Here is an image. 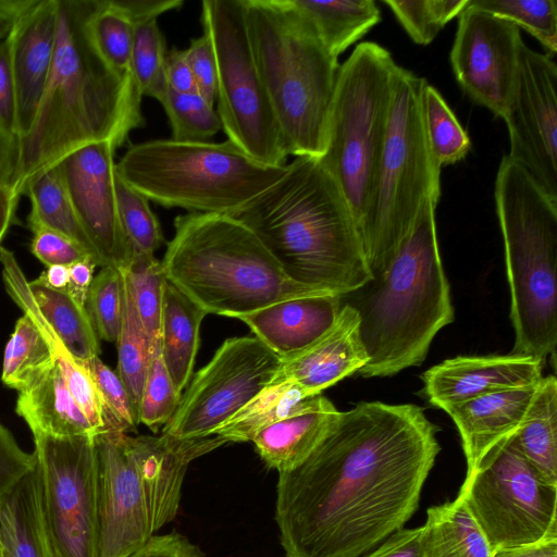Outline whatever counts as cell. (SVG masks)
Masks as SVG:
<instances>
[{
    "instance_id": "cell-11",
    "label": "cell",
    "mask_w": 557,
    "mask_h": 557,
    "mask_svg": "<svg viewBox=\"0 0 557 557\" xmlns=\"http://www.w3.org/2000/svg\"><path fill=\"white\" fill-rule=\"evenodd\" d=\"M201 23L215 54L222 129L253 160L285 165L281 131L250 47L244 0H203Z\"/></svg>"
},
{
    "instance_id": "cell-44",
    "label": "cell",
    "mask_w": 557,
    "mask_h": 557,
    "mask_svg": "<svg viewBox=\"0 0 557 557\" xmlns=\"http://www.w3.org/2000/svg\"><path fill=\"white\" fill-rule=\"evenodd\" d=\"M115 191L121 224L133 253L154 255L164 236L149 200L126 184L116 171Z\"/></svg>"
},
{
    "instance_id": "cell-28",
    "label": "cell",
    "mask_w": 557,
    "mask_h": 557,
    "mask_svg": "<svg viewBox=\"0 0 557 557\" xmlns=\"http://www.w3.org/2000/svg\"><path fill=\"white\" fill-rule=\"evenodd\" d=\"M16 413L33 434L60 437L96 436L94 429L70 393L58 364L18 392Z\"/></svg>"
},
{
    "instance_id": "cell-13",
    "label": "cell",
    "mask_w": 557,
    "mask_h": 557,
    "mask_svg": "<svg viewBox=\"0 0 557 557\" xmlns=\"http://www.w3.org/2000/svg\"><path fill=\"white\" fill-rule=\"evenodd\" d=\"M33 436L42 506L57 557H98L95 436Z\"/></svg>"
},
{
    "instance_id": "cell-60",
    "label": "cell",
    "mask_w": 557,
    "mask_h": 557,
    "mask_svg": "<svg viewBox=\"0 0 557 557\" xmlns=\"http://www.w3.org/2000/svg\"><path fill=\"white\" fill-rule=\"evenodd\" d=\"M32 0H0V40L12 32L17 18Z\"/></svg>"
},
{
    "instance_id": "cell-1",
    "label": "cell",
    "mask_w": 557,
    "mask_h": 557,
    "mask_svg": "<svg viewBox=\"0 0 557 557\" xmlns=\"http://www.w3.org/2000/svg\"><path fill=\"white\" fill-rule=\"evenodd\" d=\"M412 404L360 403L295 468L280 472L275 521L286 557H361L404 528L441 450Z\"/></svg>"
},
{
    "instance_id": "cell-5",
    "label": "cell",
    "mask_w": 557,
    "mask_h": 557,
    "mask_svg": "<svg viewBox=\"0 0 557 557\" xmlns=\"http://www.w3.org/2000/svg\"><path fill=\"white\" fill-rule=\"evenodd\" d=\"M161 261L168 282L206 312L239 318L271 304L332 295L289 280L256 235L226 214L187 213L174 220Z\"/></svg>"
},
{
    "instance_id": "cell-19",
    "label": "cell",
    "mask_w": 557,
    "mask_h": 557,
    "mask_svg": "<svg viewBox=\"0 0 557 557\" xmlns=\"http://www.w3.org/2000/svg\"><path fill=\"white\" fill-rule=\"evenodd\" d=\"M143 488L151 530L171 522L177 515L181 492L189 463L227 443L221 436L176 438L162 434L127 435Z\"/></svg>"
},
{
    "instance_id": "cell-18",
    "label": "cell",
    "mask_w": 557,
    "mask_h": 557,
    "mask_svg": "<svg viewBox=\"0 0 557 557\" xmlns=\"http://www.w3.org/2000/svg\"><path fill=\"white\" fill-rule=\"evenodd\" d=\"M127 435L95 436L98 557H126L153 535Z\"/></svg>"
},
{
    "instance_id": "cell-26",
    "label": "cell",
    "mask_w": 557,
    "mask_h": 557,
    "mask_svg": "<svg viewBox=\"0 0 557 557\" xmlns=\"http://www.w3.org/2000/svg\"><path fill=\"white\" fill-rule=\"evenodd\" d=\"M338 413L321 394L311 396L300 410L262 429L251 442L269 468L284 472L306 459Z\"/></svg>"
},
{
    "instance_id": "cell-30",
    "label": "cell",
    "mask_w": 557,
    "mask_h": 557,
    "mask_svg": "<svg viewBox=\"0 0 557 557\" xmlns=\"http://www.w3.org/2000/svg\"><path fill=\"white\" fill-rule=\"evenodd\" d=\"M492 554L486 537L459 496L428 509L422 525L421 557H492Z\"/></svg>"
},
{
    "instance_id": "cell-58",
    "label": "cell",
    "mask_w": 557,
    "mask_h": 557,
    "mask_svg": "<svg viewBox=\"0 0 557 557\" xmlns=\"http://www.w3.org/2000/svg\"><path fill=\"white\" fill-rule=\"evenodd\" d=\"M97 263L90 259H84L70 267V281L66 292L81 305L85 306L87 294L94 280Z\"/></svg>"
},
{
    "instance_id": "cell-61",
    "label": "cell",
    "mask_w": 557,
    "mask_h": 557,
    "mask_svg": "<svg viewBox=\"0 0 557 557\" xmlns=\"http://www.w3.org/2000/svg\"><path fill=\"white\" fill-rule=\"evenodd\" d=\"M20 197L13 187H0V244L14 220Z\"/></svg>"
},
{
    "instance_id": "cell-47",
    "label": "cell",
    "mask_w": 557,
    "mask_h": 557,
    "mask_svg": "<svg viewBox=\"0 0 557 557\" xmlns=\"http://www.w3.org/2000/svg\"><path fill=\"white\" fill-rule=\"evenodd\" d=\"M181 397L182 393L176 389L164 366L160 343H158L152 349L150 366L139 400V422L153 432L163 429L175 413Z\"/></svg>"
},
{
    "instance_id": "cell-36",
    "label": "cell",
    "mask_w": 557,
    "mask_h": 557,
    "mask_svg": "<svg viewBox=\"0 0 557 557\" xmlns=\"http://www.w3.org/2000/svg\"><path fill=\"white\" fill-rule=\"evenodd\" d=\"M54 362L46 338L32 319L23 313L5 345L1 381L8 387L20 392L49 370Z\"/></svg>"
},
{
    "instance_id": "cell-12",
    "label": "cell",
    "mask_w": 557,
    "mask_h": 557,
    "mask_svg": "<svg viewBox=\"0 0 557 557\" xmlns=\"http://www.w3.org/2000/svg\"><path fill=\"white\" fill-rule=\"evenodd\" d=\"M457 496L493 552L557 537V486L540 476L512 437L483 458Z\"/></svg>"
},
{
    "instance_id": "cell-16",
    "label": "cell",
    "mask_w": 557,
    "mask_h": 557,
    "mask_svg": "<svg viewBox=\"0 0 557 557\" xmlns=\"http://www.w3.org/2000/svg\"><path fill=\"white\" fill-rule=\"evenodd\" d=\"M450 51L456 81L478 104L503 117L524 44L513 23L468 4L457 16Z\"/></svg>"
},
{
    "instance_id": "cell-59",
    "label": "cell",
    "mask_w": 557,
    "mask_h": 557,
    "mask_svg": "<svg viewBox=\"0 0 557 557\" xmlns=\"http://www.w3.org/2000/svg\"><path fill=\"white\" fill-rule=\"evenodd\" d=\"M492 557H557V537L513 546L499 548L493 552Z\"/></svg>"
},
{
    "instance_id": "cell-37",
    "label": "cell",
    "mask_w": 557,
    "mask_h": 557,
    "mask_svg": "<svg viewBox=\"0 0 557 557\" xmlns=\"http://www.w3.org/2000/svg\"><path fill=\"white\" fill-rule=\"evenodd\" d=\"M421 107L425 136L436 164L442 168L463 159L471 140L444 98L428 82L422 89Z\"/></svg>"
},
{
    "instance_id": "cell-51",
    "label": "cell",
    "mask_w": 557,
    "mask_h": 557,
    "mask_svg": "<svg viewBox=\"0 0 557 557\" xmlns=\"http://www.w3.org/2000/svg\"><path fill=\"white\" fill-rule=\"evenodd\" d=\"M186 59L191 69L197 91L210 103L216 102L218 70L215 54L210 38L203 33L194 38L185 49Z\"/></svg>"
},
{
    "instance_id": "cell-15",
    "label": "cell",
    "mask_w": 557,
    "mask_h": 557,
    "mask_svg": "<svg viewBox=\"0 0 557 557\" xmlns=\"http://www.w3.org/2000/svg\"><path fill=\"white\" fill-rule=\"evenodd\" d=\"M557 66L522 45L513 90L503 115L510 150L540 187L557 200Z\"/></svg>"
},
{
    "instance_id": "cell-32",
    "label": "cell",
    "mask_w": 557,
    "mask_h": 557,
    "mask_svg": "<svg viewBox=\"0 0 557 557\" xmlns=\"http://www.w3.org/2000/svg\"><path fill=\"white\" fill-rule=\"evenodd\" d=\"M293 3L336 59L381 20L373 0H293Z\"/></svg>"
},
{
    "instance_id": "cell-24",
    "label": "cell",
    "mask_w": 557,
    "mask_h": 557,
    "mask_svg": "<svg viewBox=\"0 0 557 557\" xmlns=\"http://www.w3.org/2000/svg\"><path fill=\"white\" fill-rule=\"evenodd\" d=\"M342 308L337 295L295 297L237 319L282 360L295 357L334 324Z\"/></svg>"
},
{
    "instance_id": "cell-34",
    "label": "cell",
    "mask_w": 557,
    "mask_h": 557,
    "mask_svg": "<svg viewBox=\"0 0 557 557\" xmlns=\"http://www.w3.org/2000/svg\"><path fill=\"white\" fill-rule=\"evenodd\" d=\"M28 287L44 319L76 361L99 356V337L85 306L66 290L50 288L36 280L28 281Z\"/></svg>"
},
{
    "instance_id": "cell-42",
    "label": "cell",
    "mask_w": 557,
    "mask_h": 557,
    "mask_svg": "<svg viewBox=\"0 0 557 557\" xmlns=\"http://www.w3.org/2000/svg\"><path fill=\"white\" fill-rule=\"evenodd\" d=\"M160 103L169 117L173 140L207 141L222 128L214 104L198 91L176 92L169 88Z\"/></svg>"
},
{
    "instance_id": "cell-50",
    "label": "cell",
    "mask_w": 557,
    "mask_h": 557,
    "mask_svg": "<svg viewBox=\"0 0 557 557\" xmlns=\"http://www.w3.org/2000/svg\"><path fill=\"white\" fill-rule=\"evenodd\" d=\"M35 465L34 454L23 450L11 432L0 422V507Z\"/></svg>"
},
{
    "instance_id": "cell-17",
    "label": "cell",
    "mask_w": 557,
    "mask_h": 557,
    "mask_svg": "<svg viewBox=\"0 0 557 557\" xmlns=\"http://www.w3.org/2000/svg\"><path fill=\"white\" fill-rule=\"evenodd\" d=\"M115 150L109 140L96 141L67 153L55 164L99 267L124 271L133 250L120 220Z\"/></svg>"
},
{
    "instance_id": "cell-8",
    "label": "cell",
    "mask_w": 557,
    "mask_h": 557,
    "mask_svg": "<svg viewBox=\"0 0 557 557\" xmlns=\"http://www.w3.org/2000/svg\"><path fill=\"white\" fill-rule=\"evenodd\" d=\"M264 165L234 145L156 139L131 144L116 174L148 200L190 213L230 214L285 172Z\"/></svg>"
},
{
    "instance_id": "cell-52",
    "label": "cell",
    "mask_w": 557,
    "mask_h": 557,
    "mask_svg": "<svg viewBox=\"0 0 557 557\" xmlns=\"http://www.w3.org/2000/svg\"><path fill=\"white\" fill-rule=\"evenodd\" d=\"M0 126L18 136L9 36L0 40Z\"/></svg>"
},
{
    "instance_id": "cell-10",
    "label": "cell",
    "mask_w": 557,
    "mask_h": 557,
    "mask_svg": "<svg viewBox=\"0 0 557 557\" xmlns=\"http://www.w3.org/2000/svg\"><path fill=\"white\" fill-rule=\"evenodd\" d=\"M396 65L388 50L366 41L338 69L324 151L319 159L348 200L357 226L368 206L385 141Z\"/></svg>"
},
{
    "instance_id": "cell-7",
    "label": "cell",
    "mask_w": 557,
    "mask_h": 557,
    "mask_svg": "<svg viewBox=\"0 0 557 557\" xmlns=\"http://www.w3.org/2000/svg\"><path fill=\"white\" fill-rule=\"evenodd\" d=\"M495 203L515 331L511 354L545 362L557 346V200L505 156Z\"/></svg>"
},
{
    "instance_id": "cell-2",
    "label": "cell",
    "mask_w": 557,
    "mask_h": 557,
    "mask_svg": "<svg viewBox=\"0 0 557 557\" xmlns=\"http://www.w3.org/2000/svg\"><path fill=\"white\" fill-rule=\"evenodd\" d=\"M96 0H58L53 64L35 119L20 139L15 190L67 153L109 140L120 148L143 127L141 97L132 78L111 69L87 28Z\"/></svg>"
},
{
    "instance_id": "cell-46",
    "label": "cell",
    "mask_w": 557,
    "mask_h": 557,
    "mask_svg": "<svg viewBox=\"0 0 557 557\" xmlns=\"http://www.w3.org/2000/svg\"><path fill=\"white\" fill-rule=\"evenodd\" d=\"M418 45L433 41L441 29L466 7L467 0H384Z\"/></svg>"
},
{
    "instance_id": "cell-29",
    "label": "cell",
    "mask_w": 557,
    "mask_h": 557,
    "mask_svg": "<svg viewBox=\"0 0 557 557\" xmlns=\"http://www.w3.org/2000/svg\"><path fill=\"white\" fill-rule=\"evenodd\" d=\"M207 312L166 282L163 295L160 351L176 387L182 391L191 377L199 347L200 325Z\"/></svg>"
},
{
    "instance_id": "cell-53",
    "label": "cell",
    "mask_w": 557,
    "mask_h": 557,
    "mask_svg": "<svg viewBox=\"0 0 557 557\" xmlns=\"http://www.w3.org/2000/svg\"><path fill=\"white\" fill-rule=\"evenodd\" d=\"M126 557H205V554L186 536L171 532L153 534L141 547Z\"/></svg>"
},
{
    "instance_id": "cell-56",
    "label": "cell",
    "mask_w": 557,
    "mask_h": 557,
    "mask_svg": "<svg viewBox=\"0 0 557 557\" xmlns=\"http://www.w3.org/2000/svg\"><path fill=\"white\" fill-rule=\"evenodd\" d=\"M165 78L169 88L173 91H197L195 78L186 59L185 50L173 48L166 52Z\"/></svg>"
},
{
    "instance_id": "cell-21",
    "label": "cell",
    "mask_w": 557,
    "mask_h": 557,
    "mask_svg": "<svg viewBox=\"0 0 557 557\" xmlns=\"http://www.w3.org/2000/svg\"><path fill=\"white\" fill-rule=\"evenodd\" d=\"M57 27L58 0H32L9 35L20 139L32 126L51 73Z\"/></svg>"
},
{
    "instance_id": "cell-4",
    "label": "cell",
    "mask_w": 557,
    "mask_h": 557,
    "mask_svg": "<svg viewBox=\"0 0 557 557\" xmlns=\"http://www.w3.org/2000/svg\"><path fill=\"white\" fill-rule=\"evenodd\" d=\"M428 197L385 270L345 295L360 320L369 360L364 377L392 376L420 366L441 329L454 321L450 289L440 256L435 209Z\"/></svg>"
},
{
    "instance_id": "cell-22",
    "label": "cell",
    "mask_w": 557,
    "mask_h": 557,
    "mask_svg": "<svg viewBox=\"0 0 557 557\" xmlns=\"http://www.w3.org/2000/svg\"><path fill=\"white\" fill-rule=\"evenodd\" d=\"M359 326L357 312L342 305L326 333L295 357L282 360L273 383L292 382L311 397L358 372L369 360Z\"/></svg>"
},
{
    "instance_id": "cell-48",
    "label": "cell",
    "mask_w": 557,
    "mask_h": 557,
    "mask_svg": "<svg viewBox=\"0 0 557 557\" xmlns=\"http://www.w3.org/2000/svg\"><path fill=\"white\" fill-rule=\"evenodd\" d=\"M78 362L92 379L116 432H135L139 422L138 411L117 372L98 357Z\"/></svg>"
},
{
    "instance_id": "cell-55",
    "label": "cell",
    "mask_w": 557,
    "mask_h": 557,
    "mask_svg": "<svg viewBox=\"0 0 557 557\" xmlns=\"http://www.w3.org/2000/svg\"><path fill=\"white\" fill-rule=\"evenodd\" d=\"M134 26L147 23L168 11L178 10L183 0H114Z\"/></svg>"
},
{
    "instance_id": "cell-49",
    "label": "cell",
    "mask_w": 557,
    "mask_h": 557,
    "mask_svg": "<svg viewBox=\"0 0 557 557\" xmlns=\"http://www.w3.org/2000/svg\"><path fill=\"white\" fill-rule=\"evenodd\" d=\"M30 231L33 232L30 251L46 267L55 264L71 267L77 261L92 259L78 244L55 231L46 227H35Z\"/></svg>"
},
{
    "instance_id": "cell-25",
    "label": "cell",
    "mask_w": 557,
    "mask_h": 557,
    "mask_svg": "<svg viewBox=\"0 0 557 557\" xmlns=\"http://www.w3.org/2000/svg\"><path fill=\"white\" fill-rule=\"evenodd\" d=\"M0 262L5 289L14 302L28 315L49 344L55 363L78 407L96 435L112 431L103 400L88 372L70 355L38 310L14 253L0 247Z\"/></svg>"
},
{
    "instance_id": "cell-31",
    "label": "cell",
    "mask_w": 557,
    "mask_h": 557,
    "mask_svg": "<svg viewBox=\"0 0 557 557\" xmlns=\"http://www.w3.org/2000/svg\"><path fill=\"white\" fill-rule=\"evenodd\" d=\"M512 438L540 476L557 486V380L554 374L541 380L525 420Z\"/></svg>"
},
{
    "instance_id": "cell-35",
    "label": "cell",
    "mask_w": 557,
    "mask_h": 557,
    "mask_svg": "<svg viewBox=\"0 0 557 557\" xmlns=\"http://www.w3.org/2000/svg\"><path fill=\"white\" fill-rule=\"evenodd\" d=\"M308 398L292 382H274L219 428L214 435L227 442H251L262 429L300 410Z\"/></svg>"
},
{
    "instance_id": "cell-54",
    "label": "cell",
    "mask_w": 557,
    "mask_h": 557,
    "mask_svg": "<svg viewBox=\"0 0 557 557\" xmlns=\"http://www.w3.org/2000/svg\"><path fill=\"white\" fill-rule=\"evenodd\" d=\"M422 527L400 529L362 557H421Z\"/></svg>"
},
{
    "instance_id": "cell-14",
    "label": "cell",
    "mask_w": 557,
    "mask_h": 557,
    "mask_svg": "<svg viewBox=\"0 0 557 557\" xmlns=\"http://www.w3.org/2000/svg\"><path fill=\"white\" fill-rule=\"evenodd\" d=\"M281 364L282 359L256 336L225 339L187 384L162 434L176 438L214 435L273 383Z\"/></svg>"
},
{
    "instance_id": "cell-27",
    "label": "cell",
    "mask_w": 557,
    "mask_h": 557,
    "mask_svg": "<svg viewBox=\"0 0 557 557\" xmlns=\"http://www.w3.org/2000/svg\"><path fill=\"white\" fill-rule=\"evenodd\" d=\"M0 557H57L36 465L0 507Z\"/></svg>"
},
{
    "instance_id": "cell-62",
    "label": "cell",
    "mask_w": 557,
    "mask_h": 557,
    "mask_svg": "<svg viewBox=\"0 0 557 557\" xmlns=\"http://www.w3.org/2000/svg\"><path fill=\"white\" fill-rule=\"evenodd\" d=\"M36 281L53 289L66 290L70 281V267L60 264L47 267Z\"/></svg>"
},
{
    "instance_id": "cell-57",
    "label": "cell",
    "mask_w": 557,
    "mask_h": 557,
    "mask_svg": "<svg viewBox=\"0 0 557 557\" xmlns=\"http://www.w3.org/2000/svg\"><path fill=\"white\" fill-rule=\"evenodd\" d=\"M20 166V138L0 126V187H13Z\"/></svg>"
},
{
    "instance_id": "cell-41",
    "label": "cell",
    "mask_w": 557,
    "mask_h": 557,
    "mask_svg": "<svg viewBox=\"0 0 557 557\" xmlns=\"http://www.w3.org/2000/svg\"><path fill=\"white\" fill-rule=\"evenodd\" d=\"M166 45L157 20L135 26L131 75L138 95L163 99L169 86L165 78Z\"/></svg>"
},
{
    "instance_id": "cell-6",
    "label": "cell",
    "mask_w": 557,
    "mask_h": 557,
    "mask_svg": "<svg viewBox=\"0 0 557 557\" xmlns=\"http://www.w3.org/2000/svg\"><path fill=\"white\" fill-rule=\"evenodd\" d=\"M252 55L287 156L321 157L339 64L293 0H244Z\"/></svg>"
},
{
    "instance_id": "cell-45",
    "label": "cell",
    "mask_w": 557,
    "mask_h": 557,
    "mask_svg": "<svg viewBox=\"0 0 557 557\" xmlns=\"http://www.w3.org/2000/svg\"><path fill=\"white\" fill-rule=\"evenodd\" d=\"M85 308L99 338L117 341L124 310V275L111 267L101 268L89 287Z\"/></svg>"
},
{
    "instance_id": "cell-9",
    "label": "cell",
    "mask_w": 557,
    "mask_h": 557,
    "mask_svg": "<svg viewBox=\"0 0 557 557\" xmlns=\"http://www.w3.org/2000/svg\"><path fill=\"white\" fill-rule=\"evenodd\" d=\"M426 81L396 65L385 141L373 189L358 226L372 276L382 273L410 231L422 202L441 195V168L424 132Z\"/></svg>"
},
{
    "instance_id": "cell-33",
    "label": "cell",
    "mask_w": 557,
    "mask_h": 557,
    "mask_svg": "<svg viewBox=\"0 0 557 557\" xmlns=\"http://www.w3.org/2000/svg\"><path fill=\"white\" fill-rule=\"evenodd\" d=\"M22 195L30 201L28 227H46L78 244L99 265L96 253L78 221L60 169L54 164L29 178Z\"/></svg>"
},
{
    "instance_id": "cell-43",
    "label": "cell",
    "mask_w": 557,
    "mask_h": 557,
    "mask_svg": "<svg viewBox=\"0 0 557 557\" xmlns=\"http://www.w3.org/2000/svg\"><path fill=\"white\" fill-rule=\"evenodd\" d=\"M468 4L524 28L548 53L554 54L557 51V1L468 0Z\"/></svg>"
},
{
    "instance_id": "cell-39",
    "label": "cell",
    "mask_w": 557,
    "mask_h": 557,
    "mask_svg": "<svg viewBox=\"0 0 557 557\" xmlns=\"http://www.w3.org/2000/svg\"><path fill=\"white\" fill-rule=\"evenodd\" d=\"M115 343L117 347V374L138 411L144 383L151 361L152 347L126 286L125 278L123 320Z\"/></svg>"
},
{
    "instance_id": "cell-38",
    "label": "cell",
    "mask_w": 557,
    "mask_h": 557,
    "mask_svg": "<svg viewBox=\"0 0 557 557\" xmlns=\"http://www.w3.org/2000/svg\"><path fill=\"white\" fill-rule=\"evenodd\" d=\"M87 28L94 46L107 64L120 75L132 78L135 26L114 0H96Z\"/></svg>"
},
{
    "instance_id": "cell-40",
    "label": "cell",
    "mask_w": 557,
    "mask_h": 557,
    "mask_svg": "<svg viewBox=\"0 0 557 557\" xmlns=\"http://www.w3.org/2000/svg\"><path fill=\"white\" fill-rule=\"evenodd\" d=\"M151 347L160 343L164 287L168 282L161 261L154 255L133 253L122 271Z\"/></svg>"
},
{
    "instance_id": "cell-20",
    "label": "cell",
    "mask_w": 557,
    "mask_h": 557,
    "mask_svg": "<svg viewBox=\"0 0 557 557\" xmlns=\"http://www.w3.org/2000/svg\"><path fill=\"white\" fill-rule=\"evenodd\" d=\"M543 366L536 358L513 354L460 356L431 367L421 379L428 400L445 410L485 394L535 385Z\"/></svg>"
},
{
    "instance_id": "cell-23",
    "label": "cell",
    "mask_w": 557,
    "mask_h": 557,
    "mask_svg": "<svg viewBox=\"0 0 557 557\" xmlns=\"http://www.w3.org/2000/svg\"><path fill=\"white\" fill-rule=\"evenodd\" d=\"M540 382L532 386L485 394L445 409L462 441L467 461L466 478L473 474L491 450L518 432Z\"/></svg>"
},
{
    "instance_id": "cell-3",
    "label": "cell",
    "mask_w": 557,
    "mask_h": 557,
    "mask_svg": "<svg viewBox=\"0 0 557 557\" xmlns=\"http://www.w3.org/2000/svg\"><path fill=\"white\" fill-rule=\"evenodd\" d=\"M226 215L297 284L342 296L372 278L350 205L319 157H295L275 183Z\"/></svg>"
}]
</instances>
